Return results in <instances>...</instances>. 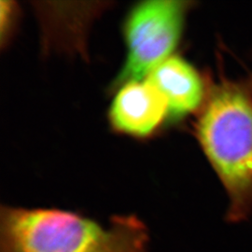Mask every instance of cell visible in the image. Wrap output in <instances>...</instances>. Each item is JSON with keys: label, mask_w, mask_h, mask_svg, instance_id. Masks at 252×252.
I'll return each instance as SVG.
<instances>
[{"label": "cell", "mask_w": 252, "mask_h": 252, "mask_svg": "<svg viewBox=\"0 0 252 252\" xmlns=\"http://www.w3.org/2000/svg\"><path fill=\"white\" fill-rule=\"evenodd\" d=\"M108 116L119 133L145 137L168 118V103L148 80L131 81L119 87Z\"/></svg>", "instance_id": "obj_4"}, {"label": "cell", "mask_w": 252, "mask_h": 252, "mask_svg": "<svg viewBox=\"0 0 252 252\" xmlns=\"http://www.w3.org/2000/svg\"><path fill=\"white\" fill-rule=\"evenodd\" d=\"M150 234L137 217L108 225L59 208L1 207L0 252H149Z\"/></svg>", "instance_id": "obj_1"}, {"label": "cell", "mask_w": 252, "mask_h": 252, "mask_svg": "<svg viewBox=\"0 0 252 252\" xmlns=\"http://www.w3.org/2000/svg\"><path fill=\"white\" fill-rule=\"evenodd\" d=\"M146 80L162 94L168 103V119L178 121L197 111L207 97L205 83L198 71L180 56L158 64Z\"/></svg>", "instance_id": "obj_5"}, {"label": "cell", "mask_w": 252, "mask_h": 252, "mask_svg": "<svg viewBox=\"0 0 252 252\" xmlns=\"http://www.w3.org/2000/svg\"><path fill=\"white\" fill-rule=\"evenodd\" d=\"M189 2L152 0L130 10L124 26L126 62L113 82V89L145 80L167 58L180 42Z\"/></svg>", "instance_id": "obj_3"}, {"label": "cell", "mask_w": 252, "mask_h": 252, "mask_svg": "<svg viewBox=\"0 0 252 252\" xmlns=\"http://www.w3.org/2000/svg\"><path fill=\"white\" fill-rule=\"evenodd\" d=\"M196 136L229 197L226 221L240 223L252 214V98L234 82L209 92Z\"/></svg>", "instance_id": "obj_2"}]
</instances>
